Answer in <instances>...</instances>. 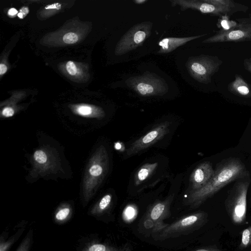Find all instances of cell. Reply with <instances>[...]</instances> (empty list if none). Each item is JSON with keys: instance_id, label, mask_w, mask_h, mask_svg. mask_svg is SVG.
<instances>
[{"instance_id": "6da1fadb", "label": "cell", "mask_w": 251, "mask_h": 251, "mask_svg": "<svg viewBox=\"0 0 251 251\" xmlns=\"http://www.w3.org/2000/svg\"><path fill=\"white\" fill-rule=\"evenodd\" d=\"M250 173L240 158L229 157L224 159L217 164L213 176L205 186L188 193L185 204L196 208L226 185Z\"/></svg>"}, {"instance_id": "7a4b0ae2", "label": "cell", "mask_w": 251, "mask_h": 251, "mask_svg": "<svg viewBox=\"0 0 251 251\" xmlns=\"http://www.w3.org/2000/svg\"><path fill=\"white\" fill-rule=\"evenodd\" d=\"M251 182L250 173L234 181L225 200L226 211L234 225H241L246 223L247 193Z\"/></svg>"}, {"instance_id": "3957f363", "label": "cell", "mask_w": 251, "mask_h": 251, "mask_svg": "<svg viewBox=\"0 0 251 251\" xmlns=\"http://www.w3.org/2000/svg\"><path fill=\"white\" fill-rule=\"evenodd\" d=\"M170 2L173 6L179 5L182 11L192 9L220 17H229L235 13L246 12L249 9L248 6L232 0H174Z\"/></svg>"}, {"instance_id": "277c9868", "label": "cell", "mask_w": 251, "mask_h": 251, "mask_svg": "<svg viewBox=\"0 0 251 251\" xmlns=\"http://www.w3.org/2000/svg\"><path fill=\"white\" fill-rule=\"evenodd\" d=\"M222 64V60L217 56L201 54L189 57L186 66L194 79L200 83L208 84Z\"/></svg>"}, {"instance_id": "5b68a950", "label": "cell", "mask_w": 251, "mask_h": 251, "mask_svg": "<svg viewBox=\"0 0 251 251\" xmlns=\"http://www.w3.org/2000/svg\"><path fill=\"white\" fill-rule=\"evenodd\" d=\"M126 83L129 88L144 97L162 96L168 90V84L163 78L149 72L129 77L126 80Z\"/></svg>"}, {"instance_id": "8992f818", "label": "cell", "mask_w": 251, "mask_h": 251, "mask_svg": "<svg viewBox=\"0 0 251 251\" xmlns=\"http://www.w3.org/2000/svg\"><path fill=\"white\" fill-rule=\"evenodd\" d=\"M152 23L144 22L132 26L121 38L117 44L115 54L121 55L142 46L151 35Z\"/></svg>"}, {"instance_id": "52a82bcc", "label": "cell", "mask_w": 251, "mask_h": 251, "mask_svg": "<svg viewBox=\"0 0 251 251\" xmlns=\"http://www.w3.org/2000/svg\"><path fill=\"white\" fill-rule=\"evenodd\" d=\"M207 213L204 211L193 213L165 227L161 231V236L169 238L193 231L202 226L207 222Z\"/></svg>"}, {"instance_id": "ba28073f", "label": "cell", "mask_w": 251, "mask_h": 251, "mask_svg": "<svg viewBox=\"0 0 251 251\" xmlns=\"http://www.w3.org/2000/svg\"><path fill=\"white\" fill-rule=\"evenodd\" d=\"M170 125V122L165 121L153 127L131 144L126 151V155L129 157L136 154L162 139L169 133Z\"/></svg>"}, {"instance_id": "9c48e42d", "label": "cell", "mask_w": 251, "mask_h": 251, "mask_svg": "<svg viewBox=\"0 0 251 251\" xmlns=\"http://www.w3.org/2000/svg\"><path fill=\"white\" fill-rule=\"evenodd\" d=\"M251 41V24L238 23L228 30L220 29L203 43H217L228 42H240Z\"/></svg>"}, {"instance_id": "30bf717a", "label": "cell", "mask_w": 251, "mask_h": 251, "mask_svg": "<svg viewBox=\"0 0 251 251\" xmlns=\"http://www.w3.org/2000/svg\"><path fill=\"white\" fill-rule=\"evenodd\" d=\"M214 174L212 163L208 161L199 164L190 176V189L188 193L198 190L205 186Z\"/></svg>"}, {"instance_id": "8fae6325", "label": "cell", "mask_w": 251, "mask_h": 251, "mask_svg": "<svg viewBox=\"0 0 251 251\" xmlns=\"http://www.w3.org/2000/svg\"><path fill=\"white\" fill-rule=\"evenodd\" d=\"M206 34L186 37H167L161 40L158 43L160 49L159 53H167L172 52L177 48L187 42L206 35Z\"/></svg>"}, {"instance_id": "7c38bea8", "label": "cell", "mask_w": 251, "mask_h": 251, "mask_svg": "<svg viewBox=\"0 0 251 251\" xmlns=\"http://www.w3.org/2000/svg\"><path fill=\"white\" fill-rule=\"evenodd\" d=\"M227 89L235 95L244 98H251V85L238 74L235 75V79L228 84Z\"/></svg>"}, {"instance_id": "4fadbf2b", "label": "cell", "mask_w": 251, "mask_h": 251, "mask_svg": "<svg viewBox=\"0 0 251 251\" xmlns=\"http://www.w3.org/2000/svg\"><path fill=\"white\" fill-rule=\"evenodd\" d=\"M174 199V195H170L165 200L155 202L151 207L150 218L155 221L166 215L170 204Z\"/></svg>"}, {"instance_id": "5bb4252c", "label": "cell", "mask_w": 251, "mask_h": 251, "mask_svg": "<svg viewBox=\"0 0 251 251\" xmlns=\"http://www.w3.org/2000/svg\"><path fill=\"white\" fill-rule=\"evenodd\" d=\"M158 163H148L141 166L135 174L134 184L139 185L150 177L158 166Z\"/></svg>"}, {"instance_id": "9a60e30c", "label": "cell", "mask_w": 251, "mask_h": 251, "mask_svg": "<svg viewBox=\"0 0 251 251\" xmlns=\"http://www.w3.org/2000/svg\"><path fill=\"white\" fill-rule=\"evenodd\" d=\"M83 251H132L127 245L121 248H116L100 243H92L88 245Z\"/></svg>"}, {"instance_id": "2e32d148", "label": "cell", "mask_w": 251, "mask_h": 251, "mask_svg": "<svg viewBox=\"0 0 251 251\" xmlns=\"http://www.w3.org/2000/svg\"><path fill=\"white\" fill-rule=\"evenodd\" d=\"M251 246V226L243 230L242 232L241 242L239 248L246 249Z\"/></svg>"}, {"instance_id": "e0dca14e", "label": "cell", "mask_w": 251, "mask_h": 251, "mask_svg": "<svg viewBox=\"0 0 251 251\" xmlns=\"http://www.w3.org/2000/svg\"><path fill=\"white\" fill-rule=\"evenodd\" d=\"M111 199V195H105L99 202L97 209L93 211V214L100 213L105 210L110 204Z\"/></svg>"}, {"instance_id": "ac0fdd59", "label": "cell", "mask_w": 251, "mask_h": 251, "mask_svg": "<svg viewBox=\"0 0 251 251\" xmlns=\"http://www.w3.org/2000/svg\"><path fill=\"white\" fill-rule=\"evenodd\" d=\"M229 18L227 16H224L219 18L217 23V26L219 28L222 27V29L228 30L237 24V23L234 21H230Z\"/></svg>"}, {"instance_id": "d6986e66", "label": "cell", "mask_w": 251, "mask_h": 251, "mask_svg": "<svg viewBox=\"0 0 251 251\" xmlns=\"http://www.w3.org/2000/svg\"><path fill=\"white\" fill-rule=\"evenodd\" d=\"M70 213V209L63 208L59 210L55 214V219L58 221H63L66 219Z\"/></svg>"}, {"instance_id": "ffe728a7", "label": "cell", "mask_w": 251, "mask_h": 251, "mask_svg": "<svg viewBox=\"0 0 251 251\" xmlns=\"http://www.w3.org/2000/svg\"><path fill=\"white\" fill-rule=\"evenodd\" d=\"M31 235H27L16 251H28L31 244Z\"/></svg>"}, {"instance_id": "44dd1931", "label": "cell", "mask_w": 251, "mask_h": 251, "mask_svg": "<svg viewBox=\"0 0 251 251\" xmlns=\"http://www.w3.org/2000/svg\"><path fill=\"white\" fill-rule=\"evenodd\" d=\"M78 36L74 32L66 33L63 38L64 42L66 44H74L78 41Z\"/></svg>"}, {"instance_id": "7402d4cb", "label": "cell", "mask_w": 251, "mask_h": 251, "mask_svg": "<svg viewBox=\"0 0 251 251\" xmlns=\"http://www.w3.org/2000/svg\"><path fill=\"white\" fill-rule=\"evenodd\" d=\"M136 215L135 208L132 206L127 207L123 213V217L125 220H131L134 219Z\"/></svg>"}, {"instance_id": "603a6c76", "label": "cell", "mask_w": 251, "mask_h": 251, "mask_svg": "<svg viewBox=\"0 0 251 251\" xmlns=\"http://www.w3.org/2000/svg\"><path fill=\"white\" fill-rule=\"evenodd\" d=\"M34 158L40 164L45 163L47 160V156L44 151H37L34 152Z\"/></svg>"}, {"instance_id": "cb8c5ba5", "label": "cell", "mask_w": 251, "mask_h": 251, "mask_svg": "<svg viewBox=\"0 0 251 251\" xmlns=\"http://www.w3.org/2000/svg\"><path fill=\"white\" fill-rule=\"evenodd\" d=\"M103 167L99 164L93 165L89 170L90 174L94 176H99L103 173Z\"/></svg>"}, {"instance_id": "d4e9b609", "label": "cell", "mask_w": 251, "mask_h": 251, "mask_svg": "<svg viewBox=\"0 0 251 251\" xmlns=\"http://www.w3.org/2000/svg\"><path fill=\"white\" fill-rule=\"evenodd\" d=\"M77 112L83 116L89 115L92 113V109L88 106L85 105H82L77 106L76 109Z\"/></svg>"}, {"instance_id": "484cf974", "label": "cell", "mask_w": 251, "mask_h": 251, "mask_svg": "<svg viewBox=\"0 0 251 251\" xmlns=\"http://www.w3.org/2000/svg\"><path fill=\"white\" fill-rule=\"evenodd\" d=\"M66 69L68 73L72 75H75L77 73V68L73 61H69L67 62Z\"/></svg>"}, {"instance_id": "4316f807", "label": "cell", "mask_w": 251, "mask_h": 251, "mask_svg": "<svg viewBox=\"0 0 251 251\" xmlns=\"http://www.w3.org/2000/svg\"><path fill=\"white\" fill-rule=\"evenodd\" d=\"M15 238L12 239L8 241L5 242L2 239L0 242V251H7L11 245L14 243Z\"/></svg>"}, {"instance_id": "83f0119b", "label": "cell", "mask_w": 251, "mask_h": 251, "mask_svg": "<svg viewBox=\"0 0 251 251\" xmlns=\"http://www.w3.org/2000/svg\"><path fill=\"white\" fill-rule=\"evenodd\" d=\"M243 66L244 68L251 74V57L244 60Z\"/></svg>"}, {"instance_id": "f1b7e54d", "label": "cell", "mask_w": 251, "mask_h": 251, "mask_svg": "<svg viewBox=\"0 0 251 251\" xmlns=\"http://www.w3.org/2000/svg\"><path fill=\"white\" fill-rule=\"evenodd\" d=\"M14 113V111L13 109L10 107H5L2 111V115L5 117L12 116Z\"/></svg>"}, {"instance_id": "f546056e", "label": "cell", "mask_w": 251, "mask_h": 251, "mask_svg": "<svg viewBox=\"0 0 251 251\" xmlns=\"http://www.w3.org/2000/svg\"><path fill=\"white\" fill-rule=\"evenodd\" d=\"M28 8L26 7H22L19 13H18L17 16L21 19L24 18L28 13Z\"/></svg>"}, {"instance_id": "4dcf8cb0", "label": "cell", "mask_w": 251, "mask_h": 251, "mask_svg": "<svg viewBox=\"0 0 251 251\" xmlns=\"http://www.w3.org/2000/svg\"><path fill=\"white\" fill-rule=\"evenodd\" d=\"M191 251H223L215 247H205Z\"/></svg>"}, {"instance_id": "1f68e13d", "label": "cell", "mask_w": 251, "mask_h": 251, "mask_svg": "<svg viewBox=\"0 0 251 251\" xmlns=\"http://www.w3.org/2000/svg\"><path fill=\"white\" fill-rule=\"evenodd\" d=\"M249 18L236 19V20L239 23H247L251 24V14H250Z\"/></svg>"}, {"instance_id": "d6a6232c", "label": "cell", "mask_w": 251, "mask_h": 251, "mask_svg": "<svg viewBox=\"0 0 251 251\" xmlns=\"http://www.w3.org/2000/svg\"><path fill=\"white\" fill-rule=\"evenodd\" d=\"M7 66L5 64L1 63L0 64V75H2L4 73H5V72L7 71Z\"/></svg>"}, {"instance_id": "836d02e7", "label": "cell", "mask_w": 251, "mask_h": 251, "mask_svg": "<svg viewBox=\"0 0 251 251\" xmlns=\"http://www.w3.org/2000/svg\"><path fill=\"white\" fill-rule=\"evenodd\" d=\"M18 13L17 10L14 8H12L10 9L8 11V14L10 16H14Z\"/></svg>"}, {"instance_id": "e575fe53", "label": "cell", "mask_w": 251, "mask_h": 251, "mask_svg": "<svg viewBox=\"0 0 251 251\" xmlns=\"http://www.w3.org/2000/svg\"><path fill=\"white\" fill-rule=\"evenodd\" d=\"M134 2L137 4H142L147 2V0H133Z\"/></svg>"}, {"instance_id": "d590c367", "label": "cell", "mask_w": 251, "mask_h": 251, "mask_svg": "<svg viewBox=\"0 0 251 251\" xmlns=\"http://www.w3.org/2000/svg\"><path fill=\"white\" fill-rule=\"evenodd\" d=\"M250 201H251V196H250Z\"/></svg>"}]
</instances>
